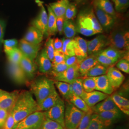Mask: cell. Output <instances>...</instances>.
Here are the masks:
<instances>
[{"label": "cell", "instance_id": "1", "mask_svg": "<svg viewBox=\"0 0 129 129\" xmlns=\"http://www.w3.org/2000/svg\"><path fill=\"white\" fill-rule=\"evenodd\" d=\"M11 111L14 116L15 124L33 113L39 111V105L31 92L23 90L19 93Z\"/></svg>", "mask_w": 129, "mask_h": 129}, {"label": "cell", "instance_id": "2", "mask_svg": "<svg viewBox=\"0 0 129 129\" xmlns=\"http://www.w3.org/2000/svg\"><path fill=\"white\" fill-rule=\"evenodd\" d=\"M55 88V81L44 76L35 79L30 84V92L34 95L38 105Z\"/></svg>", "mask_w": 129, "mask_h": 129}, {"label": "cell", "instance_id": "3", "mask_svg": "<svg viewBox=\"0 0 129 129\" xmlns=\"http://www.w3.org/2000/svg\"><path fill=\"white\" fill-rule=\"evenodd\" d=\"M107 46L122 52L129 53V31L122 29L112 31L107 37Z\"/></svg>", "mask_w": 129, "mask_h": 129}, {"label": "cell", "instance_id": "4", "mask_svg": "<svg viewBox=\"0 0 129 129\" xmlns=\"http://www.w3.org/2000/svg\"><path fill=\"white\" fill-rule=\"evenodd\" d=\"M85 112L78 109L71 103L65 104L64 123L66 129H77Z\"/></svg>", "mask_w": 129, "mask_h": 129}, {"label": "cell", "instance_id": "5", "mask_svg": "<svg viewBox=\"0 0 129 129\" xmlns=\"http://www.w3.org/2000/svg\"><path fill=\"white\" fill-rule=\"evenodd\" d=\"M77 26L93 30L99 34L102 33L103 30L98 21L95 13L92 9L82 11L78 14Z\"/></svg>", "mask_w": 129, "mask_h": 129}, {"label": "cell", "instance_id": "6", "mask_svg": "<svg viewBox=\"0 0 129 129\" xmlns=\"http://www.w3.org/2000/svg\"><path fill=\"white\" fill-rule=\"evenodd\" d=\"M45 119L43 111H37L14 125L13 129H40Z\"/></svg>", "mask_w": 129, "mask_h": 129}, {"label": "cell", "instance_id": "7", "mask_svg": "<svg viewBox=\"0 0 129 129\" xmlns=\"http://www.w3.org/2000/svg\"><path fill=\"white\" fill-rule=\"evenodd\" d=\"M64 109L65 103L61 99L55 105L44 111V113L46 118L55 121L64 128Z\"/></svg>", "mask_w": 129, "mask_h": 129}, {"label": "cell", "instance_id": "8", "mask_svg": "<svg viewBox=\"0 0 129 129\" xmlns=\"http://www.w3.org/2000/svg\"><path fill=\"white\" fill-rule=\"evenodd\" d=\"M19 93L18 90L8 92L0 89V108L9 112L16 101Z\"/></svg>", "mask_w": 129, "mask_h": 129}, {"label": "cell", "instance_id": "9", "mask_svg": "<svg viewBox=\"0 0 129 129\" xmlns=\"http://www.w3.org/2000/svg\"><path fill=\"white\" fill-rule=\"evenodd\" d=\"M55 81L64 82L69 84L73 83L75 80L80 77L78 73V64L70 67L63 72L54 76Z\"/></svg>", "mask_w": 129, "mask_h": 129}, {"label": "cell", "instance_id": "10", "mask_svg": "<svg viewBox=\"0 0 129 129\" xmlns=\"http://www.w3.org/2000/svg\"><path fill=\"white\" fill-rule=\"evenodd\" d=\"M38 5L41 7L39 14L37 17L35 19L32 23L33 26L37 28L41 32L44 36H47V22H48V14L46 10L41 3L38 1Z\"/></svg>", "mask_w": 129, "mask_h": 129}, {"label": "cell", "instance_id": "11", "mask_svg": "<svg viewBox=\"0 0 129 129\" xmlns=\"http://www.w3.org/2000/svg\"><path fill=\"white\" fill-rule=\"evenodd\" d=\"M18 47L23 55L35 62V60L38 54L40 45H34L26 41L23 38L19 42Z\"/></svg>", "mask_w": 129, "mask_h": 129}, {"label": "cell", "instance_id": "12", "mask_svg": "<svg viewBox=\"0 0 129 129\" xmlns=\"http://www.w3.org/2000/svg\"><path fill=\"white\" fill-rule=\"evenodd\" d=\"M88 55H96L104 49L107 44V37L100 35L87 42Z\"/></svg>", "mask_w": 129, "mask_h": 129}, {"label": "cell", "instance_id": "13", "mask_svg": "<svg viewBox=\"0 0 129 129\" xmlns=\"http://www.w3.org/2000/svg\"><path fill=\"white\" fill-rule=\"evenodd\" d=\"M94 13L98 21L102 26L103 30L108 31L110 30L115 24V19L109 14L94 5Z\"/></svg>", "mask_w": 129, "mask_h": 129}, {"label": "cell", "instance_id": "14", "mask_svg": "<svg viewBox=\"0 0 129 129\" xmlns=\"http://www.w3.org/2000/svg\"><path fill=\"white\" fill-rule=\"evenodd\" d=\"M106 75L114 91L120 88L124 80V76L119 69L113 66L108 68Z\"/></svg>", "mask_w": 129, "mask_h": 129}, {"label": "cell", "instance_id": "15", "mask_svg": "<svg viewBox=\"0 0 129 129\" xmlns=\"http://www.w3.org/2000/svg\"><path fill=\"white\" fill-rule=\"evenodd\" d=\"M8 70L10 77L16 83L23 84L27 81V77L19 64L8 62Z\"/></svg>", "mask_w": 129, "mask_h": 129}, {"label": "cell", "instance_id": "16", "mask_svg": "<svg viewBox=\"0 0 129 129\" xmlns=\"http://www.w3.org/2000/svg\"><path fill=\"white\" fill-rule=\"evenodd\" d=\"M96 114L106 128L118 121L122 116V112L120 111H104Z\"/></svg>", "mask_w": 129, "mask_h": 129}, {"label": "cell", "instance_id": "17", "mask_svg": "<svg viewBox=\"0 0 129 129\" xmlns=\"http://www.w3.org/2000/svg\"><path fill=\"white\" fill-rule=\"evenodd\" d=\"M36 58V64L39 71L42 73L47 74L50 73L52 68V63L47 55L45 48L38 54Z\"/></svg>", "mask_w": 129, "mask_h": 129}, {"label": "cell", "instance_id": "18", "mask_svg": "<svg viewBox=\"0 0 129 129\" xmlns=\"http://www.w3.org/2000/svg\"><path fill=\"white\" fill-rule=\"evenodd\" d=\"M74 39L75 55L81 61L88 56V41L80 37H77Z\"/></svg>", "mask_w": 129, "mask_h": 129}, {"label": "cell", "instance_id": "19", "mask_svg": "<svg viewBox=\"0 0 129 129\" xmlns=\"http://www.w3.org/2000/svg\"><path fill=\"white\" fill-rule=\"evenodd\" d=\"M109 95L95 90L91 92H86L82 99L87 105L91 108L100 102L103 101Z\"/></svg>", "mask_w": 129, "mask_h": 129}, {"label": "cell", "instance_id": "20", "mask_svg": "<svg viewBox=\"0 0 129 129\" xmlns=\"http://www.w3.org/2000/svg\"><path fill=\"white\" fill-rule=\"evenodd\" d=\"M91 109L94 113L108 111H120L113 101L111 95L108 96L105 99L100 102Z\"/></svg>", "mask_w": 129, "mask_h": 129}, {"label": "cell", "instance_id": "21", "mask_svg": "<svg viewBox=\"0 0 129 129\" xmlns=\"http://www.w3.org/2000/svg\"><path fill=\"white\" fill-rule=\"evenodd\" d=\"M99 64L96 55H91L82 60L78 64V73L80 77H84L88 71L95 65Z\"/></svg>", "mask_w": 129, "mask_h": 129}, {"label": "cell", "instance_id": "22", "mask_svg": "<svg viewBox=\"0 0 129 129\" xmlns=\"http://www.w3.org/2000/svg\"><path fill=\"white\" fill-rule=\"evenodd\" d=\"M95 81L96 90L102 92L108 95H111L114 91L106 74L95 77Z\"/></svg>", "mask_w": 129, "mask_h": 129}, {"label": "cell", "instance_id": "23", "mask_svg": "<svg viewBox=\"0 0 129 129\" xmlns=\"http://www.w3.org/2000/svg\"><path fill=\"white\" fill-rule=\"evenodd\" d=\"M44 35L40 31L33 26L28 28L23 39L34 45H40L43 40Z\"/></svg>", "mask_w": 129, "mask_h": 129}, {"label": "cell", "instance_id": "24", "mask_svg": "<svg viewBox=\"0 0 129 129\" xmlns=\"http://www.w3.org/2000/svg\"><path fill=\"white\" fill-rule=\"evenodd\" d=\"M61 99V98L55 88L52 92L39 105V111L44 112L49 110L55 105Z\"/></svg>", "mask_w": 129, "mask_h": 129}, {"label": "cell", "instance_id": "25", "mask_svg": "<svg viewBox=\"0 0 129 129\" xmlns=\"http://www.w3.org/2000/svg\"><path fill=\"white\" fill-rule=\"evenodd\" d=\"M19 64L25 73L27 78H32L37 69L36 63L23 55Z\"/></svg>", "mask_w": 129, "mask_h": 129}, {"label": "cell", "instance_id": "26", "mask_svg": "<svg viewBox=\"0 0 129 129\" xmlns=\"http://www.w3.org/2000/svg\"><path fill=\"white\" fill-rule=\"evenodd\" d=\"M111 97L120 111L127 115H129V101L119 93L112 94Z\"/></svg>", "mask_w": 129, "mask_h": 129}, {"label": "cell", "instance_id": "27", "mask_svg": "<svg viewBox=\"0 0 129 129\" xmlns=\"http://www.w3.org/2000/svg\"><path fill=\"white\" fill-rule=\"evenodd\" d=\"M69 3V0H59L56 2L50 4L49 6L57 18L64 17L66 11Z\"/></svg>", "mask_w": 129, "mask_h": 129}, {"label": "cell", "instance_id": "28", "mask_svg": "<svg viewBox=\"0 0 129 129\" xmlns=\"http://www.w3.org/2000/svg\"><path fill=\"white\" fill-rule=\"evenodd\" d=\"M93 5L109 14L115 19L116 18L115 11L110 0H94Z\"/></svg>", "mask_w": 129, "mask_h": 129}, {"label": "cell", "instance_id": "29", "mask_svg": "<svg viewBox=\"0 0 129 129\" xmlns=\"http://www.w3.org/2000/svg\"><path fill=\"white\" fill-rule=\"evenodd\" d=\"M100 53L106 55L111 59L117 61L121 58L129 56V53L120 52L111 47H108L105 49H104Z\"/></svg>", "mask_w": 129, "mask_h": 129}, {"label": "cell", "instance_id": "30", "mask_svg": "<svg viewBox=\"0 0 129 129\" xmlns=\"http://www.w3.org/2000/svg\"><path fill=\"white\" fill-rule=\"evenodd\" d=\"M48 22H47V36L55 35L57 32L56 17L49 6H47Z\"/></svg>", "mask_w": 129, "mask_h": 129}, {"label": "cell", "instance_id": "31", "mask_svg": "<svg viewBox=\"0 0 129 129\" xmlns=\"http://www.w3.org/2000/svg\"><path fill=\"white\" fill-rule=\"evenodd\" d=\"M63 33L67 38L72 39L77 34L76 25L71 20H64Z\"/></svg>", "mask_w": 129, "mask_h": 129}, {"label": "cell", "instance_id": "32", "mask_svg": "<svg viewBox=\"0 0 129 129\" xmlns=\"http://www.w3.org/2000/svg\"><path fill=\"white\" fill-rule=\"evenodd\" d=\"M108 68H109L99 63L90 69L83 78L87 77H97L105 75Z\"/></svg>", "mask_w": 129, "mask_h": 129}, {"label": "cell", "instance_id": "33", "mask_svg": "<svg viewBox=\"0 0 129 129\" xmlns=\"http://www.w3.org/2000/svg\"><path fill=\"white\" fill-rule=\"evenodd\" d=\"M62 51L65 55L72 56L75 55L74 47L75 40L74 38H63Z\"/></svg>", "mask_w": 129, "mask_h": 129}, {"label": "cell", "instance_id": "34", "mask_svg": "<svg viewBox=\"0 0 129 129\" xmlns=\"http://www.w3.org/2000/svg\"><path fill=\"white\" fill-rule=\"evenodd\" d=\"M69 102L78 109L87 112L91 108H89L82 98L73 95L69 99Z\"/></svg>", "mask_w": 129, "mask_h": 129}, {"label": "cell", "instance_id": "35", "mask_svg": "<svg viewBox=\"0 0 129 129\" xmlns=\"http://www.w3.org/2000/svg\"><path fill=\"white\" fill-rule=\"evenodd\" d=\"M83 78H78L76 79L73 83H72L74 95L82 98L86 92L84 90L82 85Z\"/></svg>", "mask_w": 129, "mask_h": 129}, {"label": "cell", "instance_id": "36", "mask_svg": "<svg viewBox=\"0 0 129 129\" xmlns=\"http://www.w3.org/2000/svg\"><path fill=\"white\" fill-rule=\"evenodd\" d=\"M55 85L64 99L69 101V84L61 81H55Z\"/></svg>", "mask_w": 129, "mask_h": 129}, {"label": "cell", "instance_id": "37", "mask_svg": "<svg viewBox=\"0 0 129 129\" xmlns=\"http://www.w3.org/2000/svg\"><path fill=\"white\" fill-rule=\"evenodd\" d=\"M102 120L96 113H93L91 116V120L87 129H106Z\"/></svg>", "mask_w": 129, "mask_h": 129}, {"label": "cell", "instance_id": "38", "mask_svg": "<svg viewBox=\"0 0 129 129\" xmlns=\"http://www.w3.org/2000/svg\"><path fill=\"white\" fill-rule=\"evenodd\" d=\"M82 85L86 92H91L95 90L96 81L95 77H87L83 78Z\"/></svg>", "mask_w": 129, "mask_h": 129}, {"label": "cell", "instance_id": "39", "mask_svg": "<svg viewBox=\"0 0 129 129\" xmlns=\"http://www.w3.org/2000/svg\"><path fill=\"white\" fill-rule=\"evenodd\" d=\"M23 54L18 47L15 48L12 52L7 55L8 62L14 64H19L23 56Z\"/></svg>", "mask_w": 129, "mask_h": 129}, {"label": "cell", "instance_id": "40", "mask_svg": "<svg viewBox=\"0 0 129 129\" xmlns=\"http://www.w3.org/2000/svg\"><path fill=\"white\" fill-rule=\"evenodd\" d=\"M96 56L97 61L99 64L108 68H109L111 66H113L118 62L116 60H113L109 58L106 55L102 54L101 53L97 54Z\"/></svg>", "mask_w": 129, "mask_h": 129}, {"label": "cell", "instance_id": "41", "mask_svg": "<svg viewBox=\"0 0 129 129\" xmlns=\"http://www.w3.org/2000/svg\"><path fill=\"white\" fill-rule=\"evenodd\" d=\"M93 113L91 109L88 112H85L81 120H80L77 129H87L90 121L91 116Z\"/></svg>", "mask_w": 129, "mask_h": 129}, {"label": "cell", "instance_id": "42", "mask_svg": "<svg viewBox=\"0 0 129 129\" xmlns=\"http://www.w3.org/2000/svg\"><path fill=\"white\" fill-rule=\"evenodd\" d=\"M3 44L4 46V51L7 55L15 48L18 47V41L15 39H7L4 40Z\"/></svg>", "mask_w": 129, "mask_h": 129}, {"label": "cell", "instance_id": "43", "mask_svg": "<svg viewBox=\"0 0 129 129\" xmlns=\"http://www.w3.org/2000/svg\"><path fill=\"white\" fill-rule=\"evenodd\" d=\"M40 129H66L61 125L45 117Z\"/></svg>", "mask_w": 129, "mask_h": 129}, {"label": "cell", "instance_id": "44", "mask_svg": "<svg viewBox=\"0 0 129 129\" xmlns=\"http://www.w3.org/2000/svg\"><path fill=\"white\" fill-rule=\"evenodd\" d=\"M54 39L49 38L48 39L45 44V50L46 51L47 55L48 56L49 59L53 62L54 60V56L55 53V49L53 45Z\"/></svg>", "mask_w": 129, "mask_h": 129}, {"label": "cell", "instance_id": "45", "mask_svg": "<svg viewBox=\"0 0 129 129\" xmlns=\"http://www.w3.org/2000/svg\"><path fill=\"white\" fill-rule=\"evenodd\" d=\"M77 10L75 5L69 3L64 14V20L73 19L77 14Z\"/></svg>", "mask_w": 129, "mask_h": 129}, {"label": "cell", "instance_id": "46", "mask_svg": "<svg viewBox=\"0 0 129 129\" xmlns=\"http://www.w3.org/2000/svg\"><path fill=\"white\" fill-rule=\"evenodd\" d=\"M116 67L120 70L126 73L129 74V58L124 57L120 59L116 63Z\"/></svg>", "mask_w": 129, "mask_h": 129}, {"label": "cell", "instance_id": "47", "mask_svg": "<svg viewBox=\"0 0 129 129\" xmlns=\"http://www.w3.org/2000/svg\"><path fill=\"white\" fill-rule=\"evenodd\" d=\"M115 9L118 13L123 12L129 7V0H115Z\"/></svg>", "mask_w": 129, "mask_h": 129}, {"label": "cell", "instance_id": "48", "mask_svg": "<svg viewBox=\"0 0 129 129\" xmlns=\"http://www.w3.org/2000/svg\"><path fill=\"white\" fill-rule=\"evenodd\" d=\"M68 68L69 67L64 63V61L58 64H52V68L50 73L54 76L56 74L63 72Z\"/></svg>", "mask_w": 129, "mask_h": 129}, {"label": "cell", "instance_id": "49", "mask_svg": "<svg viewBox=\"0 0 129 129\" xmlns=\"http://www.w3.org/2000/svg\"><path fill=\"white\" fill-rule=\"evenodd\" d=\"M15 125L13 113L11 111L8 113L6 120L5 122L4 127L3 129H13Z\"/></svg>", "mask_w": 129, "mask_h": 129}, {"label": "cell", "instance_id": "50", "mask_svg": "<svg viewBox=\"0 0 129 129\" xmlns=\"http://www.w3.org/2000/svg\"><path fill=\"white\" fill-rule=\"evenodd\" d=\"M64 62L68 67H70L75 64H78L81 61L76 55H65Z\"/></svg>", "mask_w": 129, "mask_h": 129}, {"label": "cell", "instance_id": "51", "mask_svg": "<svg viewBox=\"0 0 129 129\" xmlns=\"http://www.w3.org/2000/svg\"><path fill=\"white\" fill-rule=\"evenodd\" d=\"M76 29H77V32H78V33L81 34V35L86 37H90L97 34H99L98 33L93 30L85 29V28L78 27L77 26H76Z\"/></svg>", "mask_w": 129, "mask_h": 129}, {"label": "cell", "instance_id": "52", "mask_svg": "<svg viewBox=\"0 0 129 129\" xmlns=\"http://www.w3.org/2000/svg\"><path fill=\"white\" fill-rule=\"evenodd\" d=\"M65 55L62 51H55L52 64H58L64 61Z\"/></svg>", "mask_w": 129, "mask_h": 129}, {"label": "cell", "instance_id": "53", "mask_svg": "<svg viewBox=\"0 0 129 129\" xmlns=\"http://www.w3.org/2000/svg\"><path fill=\"white\" fill-rule=\"evenodd\" d=\"M8 113L7 111L0 108V129H3Z\"/></svg>", "mask_w": 129, "mask_h": 129}, {"label": "cell", "instance_id": "54", "mask_svg": "<svg viewBox=\"0 0 129 129\" xmlns=\"http://www.w3.org/2000/svg\"><path fill=\"white\" fill-rule=\"evenodd\" d=\"M64 21V17H61L56 18V25L57 32L60 35H61L63 34V26Z\"/></svg>", "mask_w": 129, "mask_h": 129}, {"label": "cell", "instance_id": "55", "mask_svg": "<svg viewBox=\"0 0 129 129\" xmlns=\"http://www.w3.org/2000/svg\"><path fill=\"white\" fill-rule=\"evenodd\" d=\"M5 23L3 20H0V48L4 41V37L5 34Z\"/></svg>", "mask_w": 129, "mask_h": 129}, {"label": "cell", "instance_id": "56", "mask_svg": "<svg viewBox=\"0 0 129 129\" xmlns=\"http://www.w3.org/2000/svg\"><path fill=\"white\" fill-rule=\"evenodd\" d=\"M53 45L55 50L56 51H62V47L63 45V40L59 39L58 38H56L54 39Z\"/></svg>", "mask_w": 129, "mask_h": 129}, {"label": "cell", "instance_id": "57", "mask_svg": "<svg viewBox=\"0 0 129 129\" xmlns=\"http://www.w3.org/2000/svg\"><path fill=\"white\" fill-rule=\"evenodd\" d=\"M73 1L77 4H79L81 2H83L84 1H85V0H73Z\"/></svg>", "mask_w": 129, "mask_h": 129}, {"label": "cell", "instance_id": "58", "mask_svg": "<svg viewBox=\"0 0 129 129\" xmlns=\"http://www.w3.org/2000/svg\"><path fill=\"white\" fill-rule=\"evenodd\" d=\"M112 1H113V2H114V1H115V0H112Z\"/></svg>", "mask_w": 129, "mask_h": 129}, {"label": "cell", "instance_id": "59", "mask_svg": "<svg viewBox=\"0 0 129 129\" xmlns=\"http://www.w3.org/2000/svg\"></svg>", "mask_w": 129, "mask_h": 129}]
</instances>
